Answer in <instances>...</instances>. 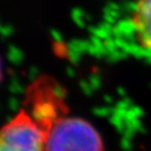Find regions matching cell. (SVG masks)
<instances>
[{"label":"cell","mask_w":151,"mask_h":151,"mask_svg":"<svg viewBox=\"0 0 151 151\" xmlns=\"http://www.w3.org/2000/svg\"><path fill=\"white\" fill-rule=\"evenodd\" d=\"M139 9L132 19L134 36L141 48L151 52V0H139Z\"/></svg>","instance_id":"4"},{"label":"cell","mask_w":151,"mask_h":151,"mask_svg":"<svg viewBox=\"0 0 151 151\" xmlns=\"http://www.w3.org/2000/svg\"><path fill=\"white\" fill-rule=\"evenodd\" d=\"M0 151H44V132L26 109L19 110L3 125Z\"/></svg>","instance_id":"3"},{"label":"cell","mask_w":151,"mask_h":151,"mask_svg":"<svg viewBox=\"0 0 151 151\" xmlns=\"http://www.w3.org/2000/svg\"><path fill=\"white\" fill-rule=\"evenodd\" d=\"M25 105L24 109L41 128L63 113L68 112L61 86L47 77L37 79L28 87Z\"/></svg>","instance_id":"2"},{"label":"cell","mask_w":151,"mask_h":151,"mask_svg":"<svg viewBox=\"0 0 151 151\" xmlns=\"http://www.w3.org/2000/svg\"><path fill=\"white\" fill-rule=\"evenodd\" d=\"M44 151H104L97 128L80 116L65 112L42 127Z\"/></svg>","instance_id":"1"}]
</instances>
